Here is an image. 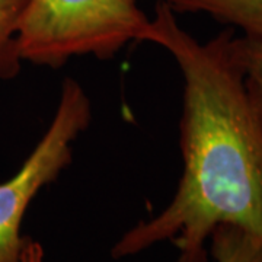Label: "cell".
I'll use <instances>...</instances> for the list:
<instances>
[{"label":"cell","mask_w":262,"mask_h":262,"mask_svg":"<svg viewBox=\"0 0 262 262\" xmlns=\"http://www.w3.org/2000/svg\"><path fill=\"white\" fill-rule=\"evenodd\" d=\"M177 15H207L242 37L262 42V0H162Z\"/></svg>","instance_id":"277c9868"},{"label":"cell","mask_w":262,"mask_h":262,"mask_svg":"<svg viewBox=\"0 0 262 262\" xmlns=\"http://www.w3.org/2000/svg\"><path fill=\"white\" fill-rule=\"evenodd\" d=\"M234 50L262 102V42L234 35Z\"/></svg>","instance_id":"52a82bcc"},{"label":"cell","mask_w":262,"mask_h":262,"mask_svg":"<svg viewBox=\"0 0 262 262\" xmlns=\"http://www.w3.org/2000/svg\"><path fill=\"white\" fill-rule=\"evenodd\" d=\"M91 120L89 96L75 79H66L47 131L18 172L0 184V262H22L27 237L20 227L29 204L69 168L73 146Z\"/></svg>","instance_id":"3957f363"},{"label":"cell","mask_w":262,"mask_h":262,"mask_svg":"<svg viewBox=\"0 0 262 262\" xmlns=\"http://www.w3.org/2000/svg\"><path fill=\"white\" fill-rule=\"evenodd\" d=\"M151 19L137 0H28L18 28L22 61L58 69L70 58L110 60L149 41Z\"/></svg>","instance_id":"7a4b0ae2"},{"label":"cell","mask_w":262,"mask_h":262,"mask_svg":"<svg viewBox=\"0 0 262 262\" xmlns=\"http://www.w3.org/2000/svg\"><path fill=\"white\" fill-rule=\"evenodd\" d=\"M234 35L226 28L200 42L158 2L147 42L165 48L182 73L184 170L169 206L117 241L115 259L169 241L178 262H207V241L222 225L262 242V102L236 54Z\"/></svg>","instance_id":"6da1fadb"},{"label":"cell","mask_w":262,"mask_h":262,"mask_svg":"<svg viewBox=\"0 0 262 262\" xmlns=\"http://www.w3.org/2000/svg\"><path fill=\"white\" fill-rule=\"evenodd\" d=\"M28 0H0V79L9 80L20 72L18 28Z\"/></svg>","instance_id":"8992f818"},{"label":"cell","mask_w":262,"mask_h":262,"mask_svg":"<svg viewBox=\"0 0 262 262\" xmlns=\"http://www.w3.org/2000/svg\"><path fill=\"white\" fill-rule=\"evenodd\" d=\"M44 249L38 241L27 237V244L24 248L22 262H44Z\"/></svg>","instance_id":"ba28073f"},{"label":"cell","mask_w":262,"mask_h":262,"mask_svg":"<svg viewBox=\"0 0 262 262\" xmlns=\"http://www.w3.org/2000/svg\"><path fill=\"white\" fill-rule=\"evenodd\" d=\"M210 239L214 262H262L261 241L236 226H217Z\"/></svg>","instance_id":"5b68a950"}]
</instances>
